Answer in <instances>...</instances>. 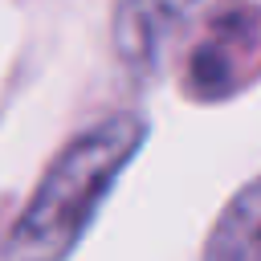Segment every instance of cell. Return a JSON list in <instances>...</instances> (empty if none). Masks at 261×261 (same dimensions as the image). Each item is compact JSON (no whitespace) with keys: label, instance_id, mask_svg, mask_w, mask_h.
<instances>
[{"label":"cell","instance_id":"1","mask_svg":"<svg viewBox=\"0 0 261 261\" xmlns=\"http://www.w3.org/2000/svg\"><path fill=\"white\" fill-rule=\"evenodd\" d=\"M139 143L143 122L130 114H114L82 130L37 184L24 216L8 237V261H57L90 224L94 208L106 200L114 175L130 163Z\"/></svg>","mask_w":261,"mask_h":261},{"label":"cell","instance_id":"2","mask_svg":"<svg viewBox=\"0 0 261 261\" xmlns=\"http://www.w3.org/2000/svg\"><path fill=\"white\" fill-rule=\"evenodd\" d=\"M196 0H114V49L135 69H155L171 29L192 12Z\"/></svg>","mask_w":261,"mask_h":261},{"label":"cell","instance_id":"3","mask_svg":"<svg viewBox=\"0 0 261 261\" xmlns=\"http://www.w3.org/2000/svg\"><path fill=\"white\" fill-rule=\"evenodd\" d=\"M204 261H261V179L228 204Z\"/></svg>","mask_w":261,"mask_h":261}]
</instances>
